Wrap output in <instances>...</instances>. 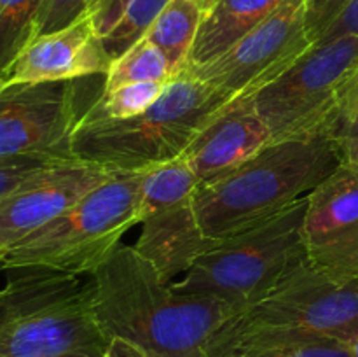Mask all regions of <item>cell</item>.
I'll use <instances>...</instances> for the list:
<instances>
[{
    "label": "cell",
    "mask_w": 358,
    "mask_h": 357,
    "mask_svg": "<svg viewBox=\"0 0 358 357\" xmlns=\"http://www.w3.org/2000/svg\"><path fill=\"white\" fill-rule=\"evenodd\" d=\"M90 0H44L35 23L34 38L38 35L63 30L86 16Z\"/></svg>",
    "instance_id": "25"
},
{
    "label": "cell",
    "mask_w": 358,
    "mask_h": 357,
    "mask_svg": "<svg viewBox=\"0 0 358 357\" xmlns=\"http://www.w3.org/2000/svg\"><path fill=\"white\" fill-rule=\"evenodd\" d=\"M240 357H350L348 343L339 338H306L266 343L236 354Z\"/></svg>",
    "instance_id": "22"
},
{
    "label": "cell",
    "mask_w": 358,
    "mask_h": 357,
    "mask_svg": "<svg viewBox=\"0 0 358 357\" xmlns=\"http://www.w3.org/2000/svg\"><path fill=\"white\" fill-rule=\"evenodd\" d=\"M226 357H240V356H226Z\"/></svg>",
    "instance_id": "36"
},
{
    "label": "cell",
    "mask_w": 358,
    "mask_h": 357,
    "mask_svg": "<svg viewBox=\"0 0 358 357\" xmlns=\"http://www.w3.org/2000/svg\"><path fill=\"white\" fill-rule=\"evenodd\" d=\"M114 174L98 164L69 158L21 182L0 202V255L66 212Z\"/></svg>",
    "instance_id": "13"
},
{
    "label": "cell",
    "mask_w": 358,
    "mask_h": 357,
    "mask_svg": "<svg viewBox=\"0 0 358 357\" xmlns=\"http://www.w3.org/2000/svg\"><path fill=\"white\" fill-rule=\"evenodd\" d=\"M140 191L142 172H115L66 212L3 252V272L38 266L93 275L138 224Z\"/></svg>",
    "instance_id": "5"
},
{
    "label": "cell",
    "mask_w": 358,
    "mask_h": 357,
    "mask_svg": "<svg viewBox=\"0 0 358 357\" xmlns=\"http://www.w3.org/2000/svg\"><path fill=\"white\" fill-rule=\"evenodd\" d=\"M0 272H3V266H2V259H0Z\"/></svg>",
    "instance_id": "35"
},
{
    "label": "cell",
    "mask_w": 358,
    "mask_h": 357,
    "mask_svg": "<svg viewBox=\"0 0 358 357\" xmlns=\"http://www.w3.org/2000/svg\"><path fill=\"white\" fill-rule=\"evenodd\" d=\"M76 80L0 84V160L27 154L72 158L79 121Z\"/></svg>",
    "instance_id": "11"
},
{
    "label": "cell",
    "mask_w": 358,
    "mask_h": 357,
    "mask_svg": "<svg viewBox=\"0 0 358 357\" xmlns=\"http://www.w3.org/2000/svg\"><path fill=\"white\" fill-rule=\"evenodd\" d=\"M273 142L252 98L226 105L185 149L184 158L201 182L215 178Z\"/></svg>",
    "instance_id": "15"
},
{
    "label": "cell",
    "mask_w": 358,
    "mask_h": 357,
    "mask_svg": "<svg viewBox=\"0 0 358 357\" xmlns=\"http://www.w3.org/2000/svg\"><path fill=\"white\" fill-rule=\"evenodd\" d=\"M308 196L236 234L213 240L173 287L227 301L238 310L261 300L306 258L303 220Z\"/></svg>",
    "instance_id": "6"
},
{
    "label": "cell",
    "mask_w": 358,
    "mask_h": 357,
    "mask_svg": "<svg viewBox=\"0 0 358 357\" xmlns=\"http://www.w3.org/2000/svg\"><path fill=\"white\" fill-rule=\"evenodd\" d=\"M205 14L206 7L199 0H170L145 35L163 51L175 76L187 65Z\"/></svg>",
    "instance_id": "17"
},
{
    "label": "cell",
    "mask_w": 358,
    "mask_h": 357,
    "mask_svg": "<svg viewBox=\"0 0 358 357\" xmlns=\"http://www.w3.org/2000/svg\"><path fill=\"white\" fill-rule=\"evenodd\" d=\"M131 0H90L87 4V18L94 28L98 37H103L114 28V24L121 20L126 7Z\"/></svg>",
    "instance_id": "26"
},
{
    "label": "cell",
    "mask_w": 358,
    "mask_h": 357,
    "mask_svg": "<svg viewBox=\"0 0 358 357\" xmlns=\"http://www.w3.org/2000/svg\"><path fill=\"white\" fill-rule=\"evenodd\" d=\"M345 35H358V0H348L341 13L329 24L327 30L318 37L315 44H324Z\"/></svg>",
    "instance_id": "28"
},
{
    "label": "cell",
    "mask_w": 358,
    "mask_h": 357,
    "mask_svg": "<svg viewBox=\"0 0 358 357\" xmlns=\"http://www.w3.org/2000/svg\"><path fill=\"white\" fill-rule=\"evenodd\" d=\"M355 136H358V105L355 107V111H353V114L350 115L348 121H346V125L343 126L339 140H341V144H343L345 140L355 139Z\"/></svg>",
    "instance_id": "31"
},
{
    "label": "cell",
    "mask_w": 358,
    "mask_h": 357,
    "mask_svg": "<svg viewBox=\"0 0 358 357\" xmlns=\"http://www.w3.org/2000/svg\"><path fill=\"white\" fill-rule=\"evenodd\" d=\"M175 77L173 69L168 63L156 44L149 38H142L133 48L117 59H114L103 79V91L115 90L135 83H149V80H171Z\"/></svg>",
    "instance_id": "18"
},
{
    "label": "cell",
    "mask_w": 358,
    "mask_h": 357,
    "mask_svg": "<svg viewBox=\"0 0 358 357\" xmlns=\"http://www.w3.org/2000/svg\"><path fill=\"white\" fill-rule=\"evenodd\" d=\"M198 186L199 178L184 154L142 172L140 234L133 247L168 282L178 280L213 244L196 216Z\"/></svg>",
    "instance_id": "9"
},
{
    "label": "cell",
    "mask_w": 358,
    "mask_h": 357,
    "mask_svg": "<svg viewBox=\"0 0 358 357\" xmlns=\"http://www.w3.org/2000/svg\"><path fill=\"white\" fill-rule=\"evenodd\" d=\"M62 160H69V158L55 156V154H27V156L0 160V202L28 177Z\"/></svg>",
    "instance_id": "24"
},
{
    "label": "cell",
    "mask_w": 358,
    "mask_h": 357,
    "mask_svg": "<svg viewBox=\"0 0 358 357\" xmlns=\"http://www.w3.org/2000/svg\"><path fill=\"white\" fill-rule=\"evenodd\" d=\"M306 10L308 0H287L219 56L184 70L222 94L227 105L252 98L313 46Z\"/></svg>",
    "instance_id": "10"
},
{
    "label": "cell",
    "mask_w": 358,
    "mask_h": 357,
    "mask_svg": "<svg viewBox=\"0 0 358 357\" xmlns=\"http://www.w3.org/2000/svg\"><path fill=\"white\" fill-rule=\"evenodd\" d=\"M110 65L112 58L86 14L63 30L31 38L16 56L2 83L41 84L105 77Z\"/></svg>",
    "instance_id": "14"
},
{
    "label": "cell",
    "mask_w": 358,
    "mask_h": 357,
    "mask_svg": "<svg viewBox=\"0 0 358 357\" xmlns=\"http://www.w3.org/2000/svg\"><path fill=\"white\" fill-rule=\"evenodd\" d=\"M358 59V35L313 44L287 72L252 97L273 140L334 133L339 139V91Z\"/></svg>",
    "instance_id": "7"
},
{
    "label": "cell",
    "mask_w": 358,
    "mask_h": 357,
    "mask_svg": "<svg viewBox=\"0 0 358 357\" xmlns=\"http://www.w3.org/2000/svg\"><path fill=\"white\" fill-rule=\"evenodd\" d=\"M103 357H133V356H129V354L122 352V350H119L117 346L110 345V349L107 350V354H105Z\"/></svg>",
    "instance_id": "33"
},
{
    "label": "cell",
    "mask_w": 358,
    "mask_h": 357,
    "mask_svg": "<svg viewBox=\"0 0 358 357\" xmlns=\"http://www.w3.org/2000/svg\"><path fill=\"white\" fill-rule=\"evenodd\" d=\"M199 2L205 4V7H206V9H208V6H210V4H212V0H199Z\"/></svg>",
    "instance_id": "34"
},
{
    "label": "cell",
    "mask_w": 358,
    "mask_h": 357,
    "mask_svg": "<svg viewBox=\"0 0 358 357\" xmlns=\"http://www.w3.org/2000/svg\"><path fill=\"white\" fill-rule=\"evenodd\" d=\"M343 163L334 133L273 140L233 170L201 182L194 210L205 237L236 234L310 195Z\"/></svg>",
    "instance_id": "2"
},
{
    "label": "cell",
    "mask_w": 358,
    "mask_h": 357,
    "mask_svg": "<svg viewBox=\"0 0 358 357\" xmlns=\"http://www.w3.org/2000/svg\"><path fill=\"white\" fill-rule=\"evenodd\" d=\"M110 345L94 317L90 279L49 268L0 331V357H103Z\"/></svg>",
    "instance_id": "8"
},
{
    "label": "cell",
    "mask_w": 358,
    "mask_h": 357,
    "mask_svg": "<svg viewBox=\"0 0 358 357\" xmlns=\"http://www.w3.org/2000/svg\"><path fill=\"white\" fill-rule=\"evenodd\" d=\"M170 0H131L121 20L114 24L107 35L101 37L105 51L112 62L124 55L129 48L145 38L150 27Z\"/></svg>",
    "instance_id": "20"
},
{
    "label": "cell",
    "mask_w": 358,
    "mask_h": 357,
    "mask_svg": "<svg viewBox=\"0 0 358 357\" xmlns=\"http://www.w3.org/2000/svg\"><path fill=\"white\" fill-rule=\"evenodd\" d=\"M346 4L348 0H308L306 23L313 44L327 30L329 24L338 18Z\"/></svg>",
    "instance_id": "27"
},
{
    "label": "cell",
    "mask_w": 358,
    "mask_h": 357,
    "mask_svg": "<svg viewBox=\"0 0 358 357\" xmlns=\"http://www.w3.org/2000/svg\"><path fill=\"white\" fill-rule=\"evenodd\" d=\"M303 244L317 270L334 279H358V174L341 164L308 195Z\"/></svg>",
    "instance_id": "12"
},
{
    "label": "cell",
    "mask_w": 358,
    "mask_h": 357,
    "mask_svg": "<svg viewBox=\"0 0 358 357\" xmlns=\"http://www.w3.org/2000/svg\"><path fill=\"white\" fill-rule=\"evenodd\" d=\"M170 83V80H168ZM164 80H149V83H135L115 90L103 91L93 102L91 108L105 118L126 119L143 114L152 107L163 94L166 84Z\"/></svg>",
    "instance_id": "21"
},
{
    "label": "cell",
    "mask_w": 358,
    "mask_h": 357,
    "mask_svg": "<svg viewBox=\"0 0 358 357\" xmlns=\"http://www.w3.org/2000/svg\"><path fill=\"white\" fill-rule=\"evenodd\" d=\"M348 343V349H350V357H358V332L353 335L352 338L346 340Z\"/></svg>",
    "instance_id": "32"
},
{
    "label": "cell",
    "mask_w": 358,
    "mask_h": 357,
    "mask_svg": "<svg viewBox=\"0 0 358 357\" xmlns=\"http://www.w3.org/2000/svg\"><path fill=\"white\" fill-rule=\"evenodd\" d=\"M226 105L212 86L182 70L143 114L112 119L87 107L73 128L70 154L117 174L145 172L182 156Z\"/></svg>",
    "instance_id": "3"
},
{
    "label": "cell",
    "mask_w": 358,
    "mask_h": 357,
    "mask_svg": "<svg viewBox=\"0 0 358 357\" xmlns=\"http://www.w3.org/2000/svg\"><path fill=\"white\" fill-rule=\"evenodd\" d=\"M357 332L358 279H334L304 258L220 331L213 354L236 356L252 346L289 340L346 342Z\"/></svg>",
    "instance_id": "4"
},
{
    "label": "cell",
    "mask_w": 358,
    "mask_h": 357,
    "mask_svg": "<svg viewBox=\"0 0 358 357\" xmlns=\"http://www.w3.org/2000/svg\"><path fill=\"white\" fill-rule=\"evenodd\" d=\"M90 282L101 331L133 357H215L220 331L241 312L219 298L178 293L133 245H119Z\"/></svg>",
    "instance_id": "1"
},
{
    "label": "cell",
    "mask_w": 358,
    "mask_h": 357,
    "mask_svg": "<svg viewBox=\"0 0 358 357\" xmlns=\"http://www.w3.org/2000/svg\"><path fill=\"white\" fill-rule=\"evenodd\" d=\"M42 4L44 0H0V80L34 38Z\"/></svg>",
    "instance_id": "19"
},
{
    "label": "cell",
    "mask_w": 358,
    "mask_h": 357,
    "mask_svg": "<svg viewBox=\"0 0 358 357\" xmlns=\"http://www.w3.org/2000/svg\"><path fill=\"white\" fill-rule=\"evenodd\" d=\"M287 0H212L196 37L187 65L215 58Z\"/></svg>",
    "instance_id": "16"
},
{
    "label": "cell",
    "mask_w": 358,
    "mask_h": 357,
    "mask_svg": "<svg viewBox=\"0 0 358 357\" xmlns=\"http://www.w3.org/2000/svg\"><path fill=\"white\" fill-rule=\"evenodd\" d=\"M7 272L10 273V276H7L6 286L0 289V331L27 303L41 279L38 266L14 268Z\"/></svg>",
    "instance_id": "23"
},
{
    "label": "cell",
    "mask_w": 358,
    "mask_h": 357,
    "mask_svg": "<svg viewBox=\"0 0 358 357\" xmlns=\"http://www.w3.org/2000/svg\"><path fill=\"white\" fill-rule=\"evenodd\" d=\"M358 105V59L346 76L345 83H343L341 91H339V108H341V126H339V135H341L343 126L353 114L355 107Z\"/></svg>",
    "instance_id": "29"
},
{
    "label": "cell",
    "mask_w": 358,
    "mask_h": 357,
    "mask_svg": "<svg viewBox=\"0 0 358 357\" xmlns=\"http://www.w3.org/2000/svg\"><path fill=\"white\" fill-rule=\"evenodd\" d=\"M0 84H2V80H0Z\"/></svg>",
    "instance_id": "37"
},
{
    "label": "cell",
    "mask_w": 358,
    "mask_h": 357,
    "mask_svg": "<svg viewBox=\"0 0 358 357\" xmlns=\"http://www.w3.org/2000/svg\"><path fill=\"white\" fill-rule=\"evenodd\" d=\"M343 150V167H346L348 170L358 174V136L355 139L345 140L341 144Z\"/></svg>",
    "instance_id": "30"
}]
</instances>
